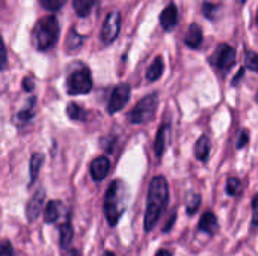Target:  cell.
Wrapping results in <instances>:
<instances>
[{"mask_svg":"<svg viewBox=\"0 0 258 256\" xmlns=\"http://www.w3.org/2000/svg\"><path fill=\"white\" fill-rule=\"evenodd\" d=\"M168 201H169V187L166 178L162 175L154 177L150 183L148 195H147V208L144 217L145 232H151L156 228L162 213L168 205Z\"/></svg>","mask_w":258,"mask_h":256,"instance_id":"6da1fadb","label":"cell"},{"mask_svg":"<svg viewBox=\"0 0 258 256\" xmlns=\"http://www.w3.org/2000/svg\"><path fill=\"white\" fill-rule=\"evenodd\" d=\"M128 187L122 180H113L104 196V214L109 226L115 228L128 205Z\"/></svg>","mask_w":258,"mask_h":256,"instance_id":"7a4b0ae2","label":"cell"},{"mask_svg":"<svg viewBox=\"0 0 258 256\" xmlns=\"http://www.w3.org/2000/svg\"><path fill=\"white\" fill-rule=\"evenodd\" d=\"M60 33V26L59 21L54 15H45L39 18L33 27L32 38L33 44L39 51L50 50L56 45Z\"/></svg>","mask_w":258,"mask_h":256,"instance_id":"3957f363","label":"cell"},{"mask_svg":"<svg viewBox=\"0 0 258 256\" xmlns=\"http://www.w3.org/2000/svg\"><path fill=\"white\" fill-rule=\"evenodd\" d=\"M159 106V97L156 92L145 95L141 101L136 103V106L132 109V112L128 113V121L132 124H145L150 122L157 110Z\"/></svg>","mask_w":258,"mask_h":256,"instance_id":"277c9868","label":"cell"},{"mask_svg":"<svg viewBox=\"0 0 258 256\" xmlns=\"http://www.w3.org/2000/svg\"><path fill=\"white\" fill-rule=\"evenodd\" d=\"M92 89V77L91 71L85 66L73 71L67 81V91L70 95H82L88 94Z\"/></svg>","mask_w":258,"mask_h":256,"instance_id":"5b68a950","label":"cell"},{"mask_svg":"<svg viewBox=\"0 0 258 256\" xmlns=\"http://www.w3.org/2000/svg\"><path fill=\"white\" fill-rule=\"evenodd\" d=\"M210 63L222 74L230 72L236 63V50L228 44L218 45L213 54L210 56Z\"/></svg>","mask_w":258,"mask_h":256,"instance_id":"8992f818","label":"cell"},{"mask_svg":"<svg viewBox=\"0 0 258 256\" xmlns=\"http://www.w3.org/2000/svg\"><path fill=\"white\" fill-rule=\"evenodd\" d=\"M119 30H121V14L113 11L104 20L103 29H101V41L104 44L113 42L118 38Z\"/></svg>","mask_w":258,"mask_h":256,"instance_id":"52a82bcc","label":"cell"},{"mask_svg":"<svg viewBox=\"0 0 258 256\" xmlns=\"http://www.w3.org/2000/svg\"><path fill=\"white\" fill-rule=\"evenodd\" d=\"M130 98V86L128 84H118L110 95V100L107 103V112L110 115L118 113L119 110H122L125 107V104L128 103Z\"/></svg>","mask_w":258,"mask_h":256,"instance_id":"ba28073f","label":"cell"},{"mask_svg":"<svg viewBox=\"0 0 258 256\" xmlns=\"http://www.w3.org/2000/svg\"><path fill=\"white\" fill-rule=\"evenodd\" d=\"M44 201H45V190L44 189H39L33 193V196L29 199L27 205H26V217L27 220L32 223L35 222L41 211H42V207H44Z\"/></svg>","mask_w":258,"mask_h":256,"instance_id":"9c48e42d","label":"cell"},{"mask_svg":"<svg viewBox=\"0 0 258 256\" xmlns=\"http://www.w3.org/2000/svg\"><path fill=\"white\" fill-rule=\"evenodd\" d=\"M110 170V161L106 155L97 157L92 163H91V177L95 181H101L107 177Z\"/></svg>","mask_w":258,"mask_h":256,"instance_id":"30bf717a","label":"cell"},{"mask_svg":"<svg viewBox=\"0 0 258 256\" xmlns=\"http://www.w3.org/2000/svg\"><path fill=\"white\" fill-rule=\"evenodd\" d=\"M178 23V9L174 3H169L160 14V24L165 30H171Z\"/></svg>","mask_w":258,"mask_h":256,"instance_id":"8fae6325","label":"cell"},{"mask_svg":"<svg viewBox=\"0 0 258 256\" xmlns=\"http://www.w3.org/2000/svg\"><path fill=\"white\" fill-rule=\"evenodd\" d=\"M169 133H171V127L169 124H162L159 131H157V136H156V140H154V152L156 155L160 158L165 151H166V146H168V140H169Z\"/></svg>","mask_w":258,"mask_h":256,"instance_id":"7c38bea8","label":"cell"},{"mask_svg":"<svg viewBox=\"0 0 258 256\" xmlns=\"http://www.w3.org/2000/svg\"><path fill=\"white\" fill-rule=\"evenodd\" d=\"M218 219L212 211H207L201 216L200 223H198V229L201 232H206L209 235H215L218 232Z\"/></svg>","mask_w":258,"mask_h":256,"instance_id":"4fadbf2b","label":"cell"},{"mask_svg":"<svg viewBox=\"0 0 258 256\" xmlns=\"http://www.w3.org/2000/svg\"><path fill=\"white\" fill-rule=\"evenodd\" d=\"M186 45H189L190 48H200V45L203 44V30L198 24H190L189 30L186 33Z\"/></svg>","mask_w":258,"mask_h":256,"instance_id":"5bb4252c","label":"cell"},{"mask_svg":"<svg viewBox=\"0 0 258 256\" xmlns=\"http://www.w3.org/2000/svg\"><path fill=\"white\" fill-rule=\"evenodd\" d=\"M35 110H36V98L35 97H30L27 100V103L24 104V107L20 110V113L17 115L18 124H27L35 116Z\"/></svg>","mask_w":258,"mask_h":256,"instance_id":"9a60e30c","label":"cell"},{"mask_svg":"<svg viewBox=\"0 0 258 256\" xmlns=\"http://www.w3.org/2000/svg\"><path fill=\"white\" fill-rule=\"evenodd\" d=\"M62 204L59 201H50L44 211V222L45 223H56L60 217Z\"/></svg>","mask_w":258,"mask_h":256,"instance_id":"2e32d148","label":"cell"},{"mask_svg":"<svg viewBox=\"0 0 258 256\" xmlns=\"http://www.w3.org/2000/svg\"><path fill=\"white\" fill-rule=\"evenodd\" d=\"M209 154H210V139L206 134H203L195 143V157L200 161H207Z\"/></svg>","mask_w":258,"mask_h":256,"instance_id":"e0dca14e","label":"cell"},{"mask_svg":"<svg viewBox=\"0 0 258 256\" xmlns=\"http://www.w3.org/2000/svg\"><path fill=\"white\" fill-rule=\"evenodd\" d=\"M59 243H60V247L62 249H68L73 243V237H74V229H73V225L70 222V217L67 219V222L63 225H60V231H59Z\"/></svg>","mask_w":258,"mask_h":256,"instance_id":"ac0fdd59","label":"cell"},{"mask_svg":"<svg viewBox=\"0 0 258 256\" xmlns=\"http://www.w3.org/2000/svg\"><path fill=\"white\" fill-rule=\"evenodd\" d=\"M83 45V36L77 33L76 29H70L68 36L65 39V48L68 53H76L79 51V48Z\"/></svg>","mask_w":258,"mask_h":256,"instance_id":"d6986e66","label":"cell"},{"mask_svg":"<svg viewBox=\"0 0 258 256\" xmlns=\"http://www.w3.org/2000/svg\"><path fill=\"white\" fill-rule=\"evenodd\" d=\"M163 69H165V66H163V59L159 56V57H156L154 62L148 66V69H147V80H148V81H156V80H159V78L162 77V74H163Z\"/></svg>","mask_w":258,"mask_h":256,"instance_id":"ffe728a7","label":"cell"},{"mask_svg":"<svg viewBox=\"0 0 258 256\" xmlns=\"http://www.w3.org/2000/svg\"><path fill=\"white\" fill-rule=\"evenodd\" d=\"M42 163H44V155L42 154H33L32 155V158H30V181H29V186H32L36 181Z\"/></svg>","mask_w":258,"mask_h":256,"instance_id":"44dd1931","label":"cell"},{"mask_svg":"<svg viewBox=\"0 0 258 256\" xmlns=\"http://www.w3.org/2000/svg\"><path fill=\"white\" fill-rule=\"evenodd\" d=\"M95 2L97 0H73V8L79 17H86V15H89Z\"/></svg>","mask_w":258,"mask_h":256,"instance_id":"7402d4cb","label":"cell"},{"mask_svg":"<svg viewBox=\"0 0 258 256\" xmlns=\"http://www.w3.org/2000/svg\"><path fill=\"white\" fill-rule=\"evenodd\" d=\"M67 115H68L70 119H73V121H82V122L86 121V118H88L86 112L79 104H76V103H70L67 106Z\"/></svg>","mask_w":258,"mask_h":256,"instance_id":"603a6c76","label":"cell"},{"mask_svg":"<svg viewBox=\"0 0 258 256\" xmlns=\"http://www.w3.org/2000/svg\"><path fill=\"white\" fill-rule=\"evenodd\" d=\"M200 204H201V196L200 195H190L189 201H187V214L189 216L195 214L200 208Z\"/></svg>","mask_w":258,"mask_h":256,"instance_id":"cb8c5ba5","label":"cell"},{"mask_svg":"<svg viewBox=\"0 0 258 256\" xmlns=\"http://www.w3.org/2000/svg\"><path fill=\"white\" fill-rule=\"evenodd\" d=\"M240 192V180L239 178H230L227 181V193L230 196H237Z\"/></svg>","mask_w":258,"mask_h":256,"instance_id":"d4e9b609","label":"cell"},{"mask_svg":"<svg viewBox=\"0 0 258 256\" xmlns=\"http://www.w3.org/2000/svg\"><path fill=\"white\" fill-rule=\"evenodd\" d=\"M218 9H219V6L215 5V3H212V2H204L203 3V14L209 20H213L215 18V14L218 12Z\"/></svg>","mask_w":258,"mask_h":256,"instance_id":"484cf974","label":"cell"},{"mask_svg":"<svg viewBox=\"0 0 258 256\" xmlns=\"http://www.w3.org/2000/svg\"><path fill=\"white\" fill-rule=\"evenodd\" d=\"M39 2H41L42 8H45L47 11H51V12L59 11L65 3V0H39Z\"/></svg>","mask_w":258,"mask_h":256,"instance_id":"4316f807","label":"cell"},{"mask_svg":"<svg viewBox=\"0 0 258 256\" xmlns=\"http://www.w3.org/2000/svg\"><path fill=\"white\" fill-rule=\"evenodd\" d=\"M246 66L252 69L254 72H258V53L255 51L246 53Z\"/></svg>","mask_w":258,"mask_h":256,"instance_id":"83f0119b","label":"cell"},{"mask_svg":"<svg viewBox=\"0 0 258 256\" xmlns=\"http://www.w3.org/2000/svg\"><path fill=\"white\" fill-rule=\"evenodd\" d=\"M252 226L258 228V193L252 199Z\"/></svg>","mask_w":258,"mask_h":256,"instance_id":"f1b7e54d","label":"cell"},{"mask_svg":"<svg viewBox=\"0 0 258 256\" xmlns=\"http://www.w3.org/2000/svg\"><path fill=\"white\" fill-rule=\"evenodd\" d=\"M0 256H15L14 253V249L11 246V243L8 240H3L2 243V252H0Z\"/></svg>","mask_w":258,"mask_h":256,"instance_id":"f546056e","label":"cell"},{"mask_svg":"<svg viewBox=\"0 0 258 256\" xmlns=\"http://www.w3.org/2000/svg\"><path fill=\"white\" fill-rule=\"evenodd\" d=\"M248 142H249V134H248L246 130H243V131L240 133V136H239V140H237V149L245 148V146L248 145Z\"/></svg>","mask_w":258,"mask_h":256,"instance_id":"4dcf8cb0","label":"cell"},{"mask_svg":"<svg viewBox=\"0 0 258 256\" xmlns=\"http://www.w3.org/2000/svg\"><path fill=\"white\" fill-rule=\"evenodd\" d=\"M23 88L26 89V91H32L33 89V80L30 78V77H26L24 80H23Z\"/></svg>","mask_w":258,"mask_h":256,"instance_id":"1f68e13d","label":"cell"},{"mask_svg":"<svg viewBox=\"0 0 258 256\" xmlns=\"http://www.w3.org/2000/svg\"><path fill=\"white\" fill-rule=\"evenodd\" d=\"M175 217H177V213L174 211V213H172V217H171V220H168V222H166V226L163 228V232H168V231H171V228H172V225H174V222H175Z\"/></svg>","mask_w":258,"mask_h":256,"instance_id":"d6a6232c","label":"cell"},{"mask_svg":"<svg viewBox=\"0 0 258 256\" xmlns=\"http://www.w3.org/2000/svg\"><path fill=\"white\" fill-rule=\"evenodd\" d=\"M243 75H245V69H243V68H240V69L237 71V75L233 78V84L236 86V84L239 83V80H240V78H243Z\"/></svg>","mask_w":258,"mask_h":256,"instance_id":"836d02e7","label":"cell"},{"mask_svg":"<svg viewBox=\"0 0 258 256\" xmlns=\"http://www.w3.org/2000/svg\"><path fill=\"white\" fill-rule=\"evenodd\" d=\"M156 256H174V255H172V252H169V250H166V249H162V250H159V252H157V255Z\"/></svg>","mask_w":258,"mask_h":256,"instance_id":"e575fe53","label":"cell"},{"mask_svg":"<svg viewBox=\"0 0 258 256\" xmlns=\"http://www.w3.org/2000/svg\"><path fill=\"white\" fill-rule=\"evenodd\" d=\"M103 256H115V255H113L112 252H107V253H104V255H103Z\"/></svg>","mask_w":258,"mask_h":256,"instance_id":"d590c367","label":"cell"},{"mask_svg":"<svg viewBox=\"0 0 258 256\" xmlns=\"http://www.w3.org/2000/svg\"><path fill=\"white\" fill-rule=\"evenodd\" d=\"M255 23H257V24H258V12H257V18H255Z\"/></svg>","mask_w":258,"mask_h":256,"instance_id":"8d00e7d4","label":"cell"},{"mask_svg":"<svg viewBox=\"0 0 258 256\" xmlns=\"http://www.w3.org/2000/svg\"><path fill=\"white\" fill-rule=\"evenodd\" d=\"M240 2H242V3H245V2H246V0H240Z\"/></svg>","mask_w":258,"mask_h":256,"instance_id":"74e56055","label":"cell"},{"mask_svg":"<svg viewBox=\"0 0 258 256\" xmlns=\"http://www.w3.org/2000/svg\"><path fill=\"white\" fill-rule=\"evenodd\" d=\"M257 103H258V91H257Z\"/></svg>","mask_w":258,"mask_h":256,"instance_id":"f35d334b","label":"cell"}]
</instances>
